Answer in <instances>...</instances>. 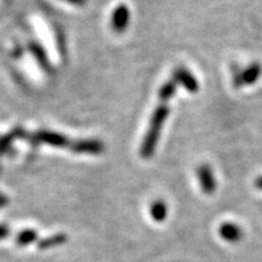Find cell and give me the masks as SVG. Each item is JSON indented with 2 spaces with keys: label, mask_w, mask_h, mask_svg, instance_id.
I'll return each mask as SVG.
<instances>
[{
  "label": "cell",
  "mask_w": 262,
  "mask_h": 262,
  "mask_svg": "<svg viewBox=\"0 0 262 262\" xmlns=\"http://www.w3.org/2000/svg\"><path fill=\"white\" fill-rule=\"evenodd\" d=\"M179 83L173 77L163 84L159 90V103L156 107L155 113H153L152 119L149 122L148 131L146 133L145 139L141 145V157L143 159H149L153 156L157 148L160 133H162L163 125L165 123L166 118L169 116V101L171 100L172 95L176 93Z\"/></svg>",
  "instance_id": "1"
},
{
  "label": "cell",
  "mask_w": 262,
  "mask_h": 262,
  "mask_svg": "<svg viewBox=\"0 0 262 262\" xmlns=\"http://www.w3.org/2000/svg\"><path fill=\"white\" fill-rule=\"evenodd\" d=\"M261 66L258 63H254L249 66L245 71H237L234 73L233 83L237 88L243 86V85L254 84L258 79L261 74Z\"/></svg>",
  "instance_id": "2"
},
{
  "label": "cell",
  "mask_w": 262,
  "mask_h": 262,
  "mask_svg": "<svg viewBox=\"0 0 262 262\" xmlns=\"http://www.w3.org/2000/svg\"><path fill=\"white\" fill-rule=\"evenodd\" d=\"M130 21V11L129 8L126 5L120 4L114 9L112 14V28L114 32L117 33H123L125 31L127 26H129Z\"/></svg>",
  "instance_id": "3"
},
{
  "label": "cell",
  "mask_w": 262,
  "mask_h": 262,
  "mask_svg": "<svg viewBox=\"0 0 262 262\" xmlns=\"http://www.w3.org/2000/svg\"><path fill=\"white\" fill-rule=\"evenodd\" d=\"M172 77L175 78L179 84L185 86V89L188 90L189 93H196V91H198V81H196L194 75H193L187 68L179 67L178 70L173 71Z\"/></svg>",
  "instance_id": "4"
},
{
  "label": "cell",
  "mask_w": 262,
  "mask_h": 262,
  "mask_svg": "<svg viewBox=\"0 0 262 262\" xmlns=\"http://www.w3.org/2000/svg\"><path fill=\"white\" fill-rule=\"evenodd\" d=\"M196 175H198L199 185H201L203 192H205L206 194H211L212 192H215L216 180L212 170L208 165L199 166L196 170Z\"/></svg>",
  "instance_id": "5"
},
{
  "label": "cell",
  "mask_w": 262,
  "mask_h": 262,
  "mask_svg": "<svg viewBox=\"0 0 262 262\" xmlns=\"http://www.w3.org/2000/svg\"><path fill=\"white\" fill-rule=\"evenodd\" d=\"M219 234L228 243H237L242 239L243 232L238 225L232 224V222H225L219 228Z\"/></svg>",
  "instance_id": "6"
},
{
  "label": "cell",
  "mask_w": 262,
  "mask_h": 262,
  "mask_svg": "<svg viewBox=\"0 0 262 262\" xmlns=\"http://www.w3.org/2000/svg\"><path fill=\"white\" fill-rule=\"evenodd\" d=\"M72 149L77 153H89V155H100L103 152L104 146L98 140H81L72 147Z\"/></svg>",
  "instance_id": "7"
},
{
  "label": "cell",
  "mask_w": 262,
  "mask_h": 262,
  "mask_svg": "<svg viewBox=\"0 0 262 262\" xmlns=\"http://www.w3.org/2000/svg\"><path fill=\"white\" fill-rule=\"evenodd\" d=\"M38 140L52 147H66L68 145L67 137L61 135V134L51 133V131H40L38 134Z\"/></svg>",
  "instance_id": "8"
},
{
  "label": "cell",
  "mask_w": 262,
  "mask_h": 262,
  "mask_svg": "<svg viewBox=\"0 0 262 262\" xmlns=\"http://www.w3.org/2000/svg\"><path fill=\"white\" fill-rule=\"evenodd\" d=\"M150 216L156 222H163L168 216V206L162 201H156L150 205Z\"/></svg>",
  "instance_id": "9"
},
{
  "label": "cell",
  "mask_w": 262,
  "mask_h": 262,
  "mask_svg": "<svg viewBox=\"0 0 262 262\" xmlns=\"http://www.w3.org/2000/svg\"><path fill=\"white\" fill-rule=\"evenodd\" d=\"M37 239V232L33 231V229H25L21 233L17 234L16 237V243L19 247H25V245H28L33 243V242Z\"/></svg>",
  "instance_id": "10"
},
{
  "label": "cell",
  "mask_w": 262,
  "mask_h": 262,
  "mask_svg": "<svg viewBox=\"0 0 262 262\" xmlns=\"http://www.w3.org/2000/svg\"><path fill=\"white\" fill-rule=\"evenodd\" d=\"M66 241H67V237H66L64 234H62V233L55 234L50 238H47V239H44V241H41L40 243L38 244V247L40 249H49L52 247H56V245L63 244Z\"/></svg>",
  "instance_id": "11"
},
{
  "label": "cell",
  "mask_w": 262,
  "mask_h": 262,
  "mask_svg": "<svg viewBox=\"0 0 262 262\" xmlns=\"http://www.w3.org/2000/svg\"><path fill=\"white\" fill-rule=\"evenodd\" d=\"M32 52L35 56V58H37L41 64H47V56H45V52L42 51V49L40 47H38V45H33Z\"/></svg>",
  "instance_id": "12"
},
{
  "label": "cell",
  "mask_w": 262,
  "mask_h": 262,
  "mask_svg": "<svg viewBox=\"0 0 262 262\" xmlns=\"http://www.w3.org/2000/svg\"><path fill=\"white\" fill-rule=\"evenodd\" d=\"M11 140H12V135H8L4 139L0 140V153L4 152V150L8 148V146H10V143H11Z\"/></svg>",
  "instance_id": "13"
},
{
  "label": "cell",
  "mask_w": 262,
  "mask_h": 262,
  "mask_svg": "<svg viewBox=\"0 0 262 262\" xmlns=\"http://www.w3.org/2000/svg\"><path fill=\"white\" fill-rule=\"evenodd\" d=\"M9 235V227L5 225H0V239H4Z\"/></svg>",
  "instance_id": "14"
},
{
  "label": "cell",
  "mask_w": 262,
  "mask_h": 262,
  "mask_svg": "<svg viewBox=\"0 0 262 262\" xmlns=\"http://www.w3.org/2000/svg\"><path fill=\"white\" fill-rule=\"evenodd\" d=\"M64 2H68V3H71V4H74V5H83L86 3V0H64Z\"/></svg>",
  "instance_id": "15"
},
{
  "label": "cell",
  "mask_w": 262,
  "mask_h": 262,
  "mask_svg": "<svg viewBox=\"0 0 262 262\" xmlns=\"http://www.w3.org/2000/svg\"><path fill=\"white\" fill-rule=\"evenodd\" d=\"M255 186H256L258 189H261V191H262V176L256 180V182H255Z\"/></svg>",
  "instance_id": "16"
}]
</instances>
